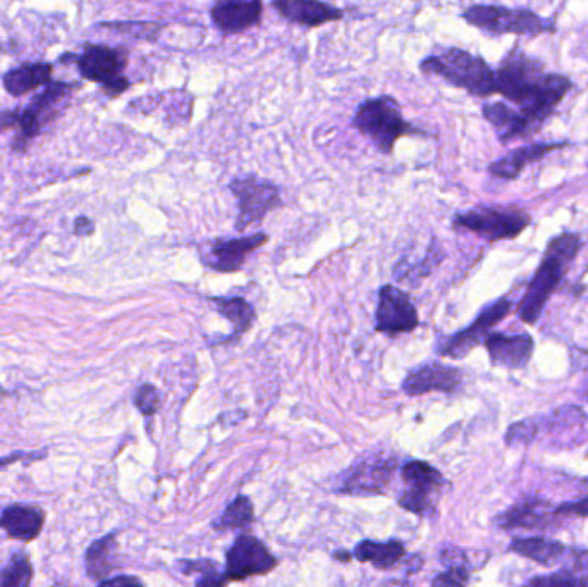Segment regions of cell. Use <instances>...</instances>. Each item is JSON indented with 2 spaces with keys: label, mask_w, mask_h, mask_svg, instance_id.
<instances>
[{
  "label": "cell",
  "mask_w": 588,
  "mask_h": 587,
  "mask_svg": "<svg viewBox=\"0 0 588 587\" xmlns=\"http://www.w3.org/2000/svg\"><path fill=\"white\" fill-rule=\"evenodd\" d=\"M510 551L539 565L552 566L560 562L566 546L547 537H516L511 541Z\"/></svg>",
  "instance_id": "cb8c5ba5"
},
{
  "label": "cell",
  "mask_w": 588,
  "mask_h": 587,
  "mask_svg": "<svg viewBox=\"0 0 588 587\" xmlns=\"http://www.w3.org/2000/svg\"><path fill=\"white\" fill-rule=\"evenodd\" d=\"M95 230V225L88 219V217L81 216L76 219L75 234L76 237H90Z\"/></svg>",
  "instance_id": "74e56055"
},
{
  "label": "cell",
  "mask_w": 588,
  "mask_h": 587,
  "mask_svg": "<svg viewBox=\"0 0 588 587\" xmlns=\"http://www.w3.org/2000/svg\"><path fill=\"white\" fill-rule=\"evenodd\" d=\"M531 221V216L522 208L476 207L455 217L456 228L472 231L487 242L514 240Z\"/></svg>",
  "instance_id": "8992f818"
},
{
  "label": "cell",
  "mask_w": 588,
  "mask_h": 587,
  "mask_svg": "<svg viewBox=\"0 0 588 587\" xmlns=\"http://www.w3.org/2000/svg\"><path fill=\"white\" fill-rule=\"evenodd\" d=\"M278 566V560L257 537L241 534L226 554L228 580H243L252 575L269 574Z\"/></svg>",
  "instance_id": "7c38bea8"
},
{
  "label": "cell",
  "mask_w": 588,
  "mask_h": 587,
  "mask_svg": "<svg viewBox=\"0 0 588 587\" xmlns=\"http://www.w3.org/2000/svg\"><path fill=\"white\" fill-rule=\"evenodd\" d=\"M252 501L248 496H238L231 503L228 505V509L220 515L219 522H217V529H245L253 522Z\"/></svg>",
  "instance_id": "83f0119b"
},
{
  "label": "cell",
  "mask_w": 588,
  "mask_h": 587,
  "mask_svg": "<svg viewBox=\"0 0 588 587\" xmlns=\"http://www.w3.org/2000/svg\"><path fill=\"white\" fill-rule=\"evenodd\" d=\"M102 586H141V580L137 577H129V575H119V577H114V579L102 580Z\"/></svg>",
  "instance_id": "f35d334b"
},
{
  "label": "cell",
  "mask_w": 588,
  "mask_h": 587,
  "mask_svg": "<svg viewBox=\"0 0 588 587\" xmlns=\"http://www.w3.org/2000/svg\"><path fill=\"white\" fill-rule=\"evenodd\" d=\"M401 475L407 489L399 495V507L414 515H431L434 512V496L444 486L443 474L431 463L410 460L402 465Z\"/></svg>",
  "instance_id": "9c48e42d"
},
{
  "label": "cell",
  "mask_w": 588,
  "mask_h": 587,
  "mask_svg": "<svg viewBox=\"0 0 588 587\" xmlns=\"http://www.w3.org/2000/svg\"><path fill=\"white\" fill-rule=\"evenodd\" d=\"M484 345L493 366L504 367L511 371L523 369L531 362L535 350L531 334L489 333L485 336Z\"/></svg>",
  "instance_id": "2e32d148"
},
{
  "label": "cell",
  "mask_w": 588,
  "mask_h": 587,
  "mask_svg": "<svg viewBox=\"0 0 588 587\" xmlns=\"http://www.w3.org/2000/svg\"><path fill=\"white\" fill-rule=\"evenodd\" d=\"M470 574L464 565L449 566L448 572H444L439 577H435V586H464L469 583Z\"/></svg>",
  "instance_id": "1f68e13d"
},
{
  "label": "cell",
  "mask_w": 588,
  "mask_h": 587,
  "mask_svg": "<svg viewBox=\"0 0 588 587\" xmlns=\"http://www.w3.org/2000/svg\"><path fill=\"white\" fill-rule=\"evenodd\" d=\"M420 69L425 75L440 76L472 95L490 97L498 93L496 73L489 64L461 49H446L440 54L429 55L423 59Z\"/></svg>",
  "instance_id": "3957f363"
},
{
  "label": "cell",
  "mask_w": 588,
  "mask_h": 587,
  "mask_svg": "<svg viewBox=\"0 0 588 587\" xmlns=\"http://www.w3.org/2000/svg\"><path fill=\"white\" fill-rule=\"evenodd\" d=\"M117 534H108L102 537L99 541L91 543L87 551V574L91 580L102 583L108 579L111 572L116 569L114 560V551H116Z\"/></svg>",
  "instance_id": "484cf974"
},
{
  "label": "cell",
  "mask_w": 588,
  "mask_h": 587,
  "mask_svg": "<svg viewBox=\"0 0 588 587\" xmlns=\"http://www.w3.org/2000/svg\"><path fill=\"white\" fill-rule=\"evenodd\" d=\"M272 5L284 20L305 28H317L343 20L341 9L322 0H272Z\"/></svg>",
  "instance_id": "ac0fdd59"
},
{
  "label": "cell",
  "mask_w": 588,
  "mask_h": 587,
  "mask_svg": "<svg viewBox=\"0 0 588 587\" xmlns=\"http://www.w3.org/2000/svg\"><path fill=\"white\" fill-rule=\"evenodd\" d=\"M463 17L469 25L490 35H540L554 29V23L539 14L504 5H472Z\"/></svg>",
  "instance_id": "5b68a950"
},
{
  "label": "cell",
  "mask_w": 588,
  "mask_h": 587,
  "mask_svg": "<svg viewBox=\"0 0 588 587\" xmlns=\"http://www.w3.org/2000/svg\"><path fill=\"white\" fill-rule=\"evenodd\" d=\"M216 4L243 5V8H261V0H217Z\"/></svg>",
  "instance_id": "ab89813d"
},
{
  "label": "cell",
  "mask_w": 588,
  "mask_h": 587,
  "mask_svg": "<svg viewBox=\"0 0 588 587\" xmlns=\"http://www.w3.org/2000/svg\"><path fill=\"white\" fill-rule=\"evenodd\" d=\"M229 190L238 202V231H245L250 226L260 225L270 210L282 205L281 190L269 179L243 176V178L232 179Z\"/></svg>",
  "instance_id": "52a82bcc"
},
{
  "label": "cell",
  "mask_w": 588,
  "mask_h": 587,
  "mask_svg": "<svg viewBox=\"0 0 588 587\" xmlns=\"http://www.w3.org/2000/svg\"><path fill=\"white\" fill-rule=\"evenodd\" d=\"M179 571L182 574L191 575L193 572H200V574H210V572H216L217 565L210 560H200V562H193V560H179L178 562Z\"/></svg>",
  "instance_id": "836d02e7"
},
{
  "label": "cell",
  "mask_w": 588,
  "mask_h": 587,
  "mask_svg": "<svg viewBox=\"0 0 588 587\" xmlns=\"http://www.w3.org/2000/svg\"><path fill=\"white\" fill-rule=\"evenodd\" d=\"M43 524L46 513L31 505H11L0 515V529L16 541H34L42 533Z\"/></svg>",
  "instance_id": "44dd1931"
},
{
  "label": "cell",
  "mask_w": 588,
  "mask_h": 587,
  "mask_svg": "<svg viewBox=\"0 0 588 587\" xmlns=\"http://www.w3.org/2000/svg\"><path fill=\"white\" fill-rule=\"evenodd\" d=\"M353 126L369 137L384 155L393 154L399 138L423 135V131L402 117L401 105L391 95L373 97L361 102L353 116Z\"/></svg>",
  "instance_id": "277c9868"
},
{
  "label": "cell",
  "mask_w": 588,
  "mask_h": 587,
  "mask_svg": "<svg viewBox=\"0 0 588 587\" xmlns=\"http://www.w3.org/2000/svg\"><path fill=\"white\" fill-rule=\"evenodd\" d=\"M511 307L513 304L508 298H501L496 304L484 308L481 316L476 317L466 330L444 337L443 342L437 345V352L443 357L456 358V360L466 357L475 346L481 345L482 340H485L494 326L499 324L511 312Z\"/></svg>",
  "instance_id": "4fadbf2b"
},
{
  "label": "cell",
  "mask_w": 588,
  "mask_h": 587,
  "mask_svg": "<svg viewBox=\"0 0 588 587\" xmlns=\"http://www.w3.org/2000/svg\"><path fill=\"white\" fill-rule=\"evenodd\" d=\"M396 459L389 455H370L337 477V493L344 495H375L384 492L396 471Z\"/></svg>",
  "instance_id": "8fae6325"
},
{
  "label": "cell",
  "mask_w": 588,
  "mask_h": 587,
  "mask_svg": "<svg viewBox=\"0 0 588 587\" xmlns=\"http://www.w3.org/2000/svg\"><path fill=\"white\" fill-rule=\"evenodd\" d=\"M135 405L143 416H154L158 407H161V395H158L157 387L152 386V384H143V386L138 387L137 395H135Z\"/></svg>",
  "instance_id": "f546056e"
},
{
  "label": "cell",
  "mask_w": 588,
  "mask_h": 587,
  "mask_svg": "<svg viewBox=\"0 0 588 587\" xmlns=\"http://www.w3.org/2000/svg\"><path fill=\"white\" fill-rule=\"evenodd\" d=\"M334 559L340 560V562H348V560L351 559V554H349V553H336V554H334Z\"/></svg>",
  "instance_id": "60d3db41"
},
{
  "label": "cell",
  "mask_w": 588,
  "mask_h": 587,
  "mask_svg": "<svg viewBox=\"0 0 588 587\" xmlns=\"http://www.w3.org/2000/svg\"><path fill=\"white\" fill-rule=\"evenodd\" d=\"M269 242L266 233L250 234V237L216 240L210 243L208 254L204 257L207 267L219 272L240 271L246 257Z\"/></svg>",
  "instance_id": "9a60e30c"
},
{
  "label": "cell",
  "mask_w": 588,
  "mask_h": 587,
  "mask_svg": "<svg viewBox=\"0 0 588 587\" xmlns=\"http://www.w3.org/2000/svg\"><path fill=\"white\" fill-rule=\"evenodd\" d=\"M212 304L216 305L220 316L226 317L234 328L232 337H240L241 334H245L250 330V326L255 321V310L252 305L240 298V296H214L210 298Z\"/></svg>",
  "instance_id": "4316f807"
},
{
  "label": "cell",
  "mask_w": 588,
  "mask_h": 587,
  "mask_svg": "<svg viewBox=\"0 0 588 587\" xmlns=\"http://www.w3.org/2000/svg\"><path fill=\"white\" fill-rule=\"evenodd\" d=\"M76 87L73 84H49L42 93H38L34 101L29 102L22 113H20V135L14 142L16 151H26V146L31 140L40 135L43 126L54 119L59 105L69 99L71 93L75 92Z\"/></svg>",
  "instance_id": "30bf717a"
},
{
  "label": "cell",
  "mask_w": 588,
  "mask_h": 587,
  "mask_svg": "<svg viewBox=\"0 0 588 587\" xmlns=\"http://www.w3.org/2000/svg\"><path fill=\"white\" fill-rule=\"evenodd\" d=\"M461 386V372L455 367L431 362L417 367L407 380L402 381V390L408 395H425V393H455Z\"/></svg>",
  "instance_id": "e0dca14e"
},
{
  "label": "cell",
  "mask_w": 588,
  "mask_h": 587,
  "mask_svg": "<svg viewBox=\"0 0 588 587\" xmlns=\"http://www.w3.org/2000/svg\"><path fill=\"white\" fill-rule=\"evenodd\" d=\"M555 516H588V498H584L580 501H567V503L560 505L554 509Z\"/></svg>",
  "instance_id": "e575fe53"
},
{
  "label": "cell",
  "mask_w": 588,
  "mask_h": 587,
  "mask_svg": "<svg viewBox=\"0 0 588 587\" xmlns=\"http://www.w3.org/2000/svg\"><path fill=\"white\" fill-rule=\"evenodd\" d=\"M563 146H566V143H535V145L520 146L516 151L490 164L489 173L499 179H516L528 164L537 163L549 152L558 151Z\"/></svg>",
  "instance_id": "7402d4cb"
},
{
  "label": "cell",
  "mask_w": 588,
  "mask_h": 587,
  "mask_svg": "<svg viewBox=\"0 0 588 587\" xmlns=\"http://www.w3.org/2000/svg\"><path fill=\"white\" fill-rule=\"evenodd\" d=\"M567 572L575 577L578 586H588V551H576L572 569Z\"/></svg>",
  "instance_id": "d6a6232c"
},
{
  "label": "cell",
  "mask_w": 588,
  "mask_h": 587,
  "mask_svg": "<svg viewBox=\"0 0 588 587\" xmlns=\"http://www.w3.org/2000/svg\"><path fill=\"white\" fill-rule=\"evenodd\" d=\"M549 501L531 496L523 498L519 503L513 505L510 510H506L501 515L496 516L494 524L498 525L499 529H540L549 524Z\"/></svg>",
  "instance_id": "ffe728a7"
},
{
  "label": "cell",
  "mask_w": 588,
  "mask_h": 587,
  "mask_svg": "<svg viewBox=\"0 0 588 587\" xmlns=\"http://www.w3.org/2000/svg\"><path fill=\"white\" fill-rule=\"evenodd\" d=\"M440 559H443V563H448L449 566L463 565L464 554L463 551L458 550L455 546H448L440 553Z\"/></svg>",
  "instance_id": "d590c367"
},
{
  "label": "cell",
  "mask_w": 588,
  "mask_h": 587,
  "mask_svg": "<svg viewBox=\"0 0 588 587\" xmlns=\"http://www.w3.org/2000/svg\"><path fill=\"white\" fill-rule=\"evenodd\" d=\"M580 248V237L575 233H563L549 242L542 263L535 271L519 305V316L525 324H535L539 321L547 301L560 286L567 266L573 263Z\"/></svg>",
  "instance_id": "7a4b0ae2"
},
{
  "label": "cell",
  "mask_w": 588,
  "mask_h": 587,
  "mask_svg": "<svg viewBox=\"0 0 588 587\" xmlns=\"http://www.w3.org/2000/svg\"><path fill=\"white\" fill-rule=\"evenodd\" d=\"M419 312L407 293L385 284L379 292V305L375 310V330L384 334L411 333L419 326Z\"/></svg>",
  "instance_id": "5bb4252c"
},
{
  "label": "cell",
  "mask_w": 588,
  "mask_h": 587,
  "mask_svg": "<svg viewBox=\"0 0 588 587\" xmlns=\"http://www.w3.org/2000/svg\"><path fill=\"white\" fill-rule=\"evenodd\" d=\"M17 123H20V111L0 113V133H4L5 129L17 128Z\"/></svg>",
  "instance_id": "8d00e7d4"
},
{
  "label": "cell",
  "mask_w": 588,
  "mask_h": 587,
  "mask_svg": "<svg viewBox=\"0 0 588 587\" xmlns=\"http://www.w3.org/2000/svg\"><path fill=\"white\" fill-rule=\"evenodd\" d=\"M496 87L540 128L572 90V81L566 76L544 72L537 59L511 52L496 72Z\"/></svg>",
  "instance_id": "6da1fadb"
},
{
  "label": "cell",
  "mask_w": 588,
  "mask_h": 587,
  "mask_svg": "<svg viewBox=\"0 0 588 587\" xmlns=\"http://www.w3.org/2000/svg\"><path fill=\"white\" fill-rule=\"evenodd\" d=\"M482 113H484L485 119L493 125L494 131L502 143L513 142L516 138L531 137L532 133L540 129L525 114L514 111L502 102L484 105Z\"/></svg>",
  "instance_id": "d6986e66"
},
{
  "label": "cell",
  "mask_w": 588,
  "mask_h": 587,
  "mask_svg": "<svg viewBox=\"0 0 588 587\" xmlns=\"http://www.w3.org/2000/svg\"><path fill=\"white\" fill-rule=\"evenodd\" d=\"M535 434H537V425H535L534 422H516V424L511 425L508 433H506V445H525V443L534 439Z\"/></svg>",
  "instance_id": "4dcf8cb0"
},
{
  "label": "cell",
  "mask_w": 588,
  "mask_h": 587,
  "mask_svg": "<svg viewBox=\"0 0 588 587\" xmlns=\"http://www.w3.org/2000/svg\"><path fill=\"white\" fill-rule=\"evenodd\" d=\"M34 579V569L25 554H14L9 565L0 574V586L26 587Z\"/></svg>",
  "instance_id": "f1b7e54d"
},
{
  "label": "cell",
  "mask_w": 588,
  "mask_h": 587,
  "mask_svg": "<svg viewBox=\"0 0 588 587\" xmlns=\"http://www.w3.org/2000/svg\"><path fill=\"white\" fill-rule=\"evenodd\" d=\"M128 54L123 49L107 46H87L78 58L79 75L88 81L102 85L111 97L120 95L129 88L125 69Z\"/></svg>",
  "instance_id": "ba28073f"
},
{
  "label": "cell",
  "mask_w": 588,
  "mask_h": 587,
  "mask_svg": "<svg viewBox=\"0 0 588 587\" xmlns=\"http://www.w3.org/2000/svg\"><path fill=\"white\" fill-rule=\"evenodd\" d=\"M407 554L401 541L375 543L370 539L358 543L355 548V557L363 563H372L379 571H389L399 560Z\"/></svg>",
  "instance_id": "d4e9b609"
},
{
  "label": "cell",
  "mask_w": 588,
  "mask_h": 587,
  "mask_svg": "<svg viewBox=\"0 0 588 587\" xmlns=\"http://www.w3.org/2000/svg\"><path fill=\"white\" fill-rule=\"evenodd\" d=\"M52 81V66L49 63H29L5 73L4 88L9 95L23 97Z\"/></svg>",
  "instance_id": "603a6c76"
}]
</instances>
